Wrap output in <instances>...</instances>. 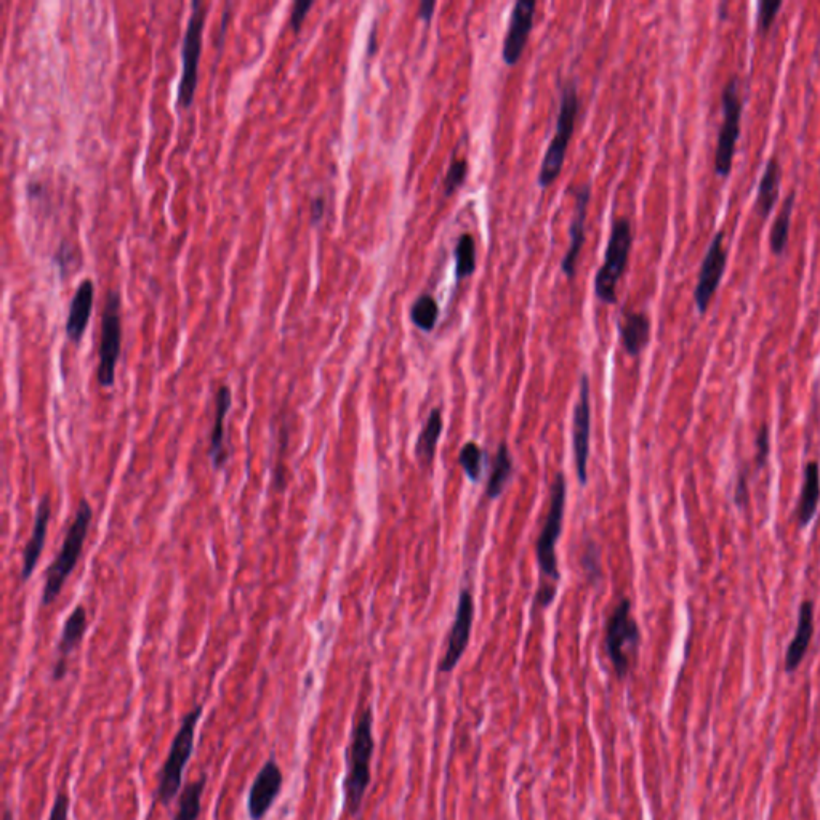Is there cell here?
Returning <instances> with one entry per match:
<instances>
[{
  "label": "cell",
  "mask_w": 820,
  "mask_h": 820,
  "mask_svg": "<svg viewBox=\"0 0 820 820\" xmlns=\"http://www.w3.org/2000/svg\"><path fill=\"white\" fill-rule=\"evenodd\" d=\"M374 713L367 707L359 713L351 731L350 747L346 750V776L343 782L345 811L351 817L358 816L362 801L369 790L372 771L370 763L374 756Z\"/></svg>",
  "instance_id": "6da1fadb"
},
{
  "label": "cell",
  "mask_w": 820,
  "mask_h": 820,
  "mask_svg": "<svg viewBox=\"0 0 820 820\" xmlns=\"http://www.w3.org/2000/svg\"><path fill=\"white\" fill-rule=\"evenodd\" d=\"M564 507H566V479L558 473L551 487L550 510L537 540V561L540 569V587L535 596L534 607L550 606L558 591L559 571L556 558V542L563 531Z\"/></svg>",
  "instance_id": "7a4b0ae2"
},
{
  "label": "cell",
  "mask_w": 820,
  "mask_h": 820,
  "mask_svg": "<svg viewBox=\"0 0 820 820\" xmlns=\"http://www.w3.org/2000/svg\"><path fill=\"white\" fill-rule=\"evenodd\" d=\"M93 510L87 500H81L76 510L73 524L66 532L65 542L61 547L57 558L50 564L45 577L44 593H42V606H50L57 601L61 590L65 587L69 575L73 574L77 561L81 558L84 550L85 539L89 535L90 523H92Z\"/></svg>",
  "instance_id": "3957f363"
},
{
  "label": "cell",
  "mask_w": 820,
  "mask_h": 820,
  "mask_svg": "<svg viewBox=\"0 0 820 820\" xmlns=\"http://www.w3.org/2000/svg\"><path fill=\"white\" fill-rule=\"evenodd\" d=\"M204 713V705L197 704L191 708L183 720L180 729L173 737L170 745L169 755L165 758L161 774H159V784H157L156 798L162 806H169L183 784V774L188 766L191 756H193L194 739H196L197 724L201 721Z\"/></svg>",
  "instance_id": "277c9868"
},
{
  "label": "cell",
  "mask_w": 820,
  "mask_h": 820,
  "mask_svg": "<svg viewBox=\"0 0 820 820\" xmlns=\"http://www.w3.org/2000/svg\"><path fill=\"white\" fill-rule=\"evenodd\" d=\"M640 643L641 632L632 617V603L630 599H622L607 620L606 627L607 656L619 678H625L632 670Z\"/></svg>",
  "instance_id": "5b68a950"
},
{
  "label": "cell",
  "mask_w": 820,
  "mask_h": 820,
  "mask_svg": "<svg viewBox=\"0 0 820 820\" xmlns=\"http://www.w3.org/2000/svg\"><path fill=\"white\" fill-rule=\"evenodd\" d=\"M632 246V223L628 222L627 218H619L612 225L604 265L596 274L595 292L599 302L606 303V305L617 303V284L627 268L628 255H630Z\"/></svg>",
  "instance_id": "8992f818"
},
{
  "label": "cell",
  "mask_w": 820,
  "mask_h": 820,
  "mask_svg": "<svg viewBox=\"0 0 820 820\" xmlns=\"http://www.w3.org/2000/svg\"><path fill=\"white\" fill-rule=\"evenodd\" d=\"M577 114H579V98H577L575 85L571 82V84L564 87L561 106H559L558 122H556L555 137L551 140L547 153L543 157L542 167H540V188H548V186L553 185L556 178L559 177V173L563 170L569 141H571L572 133H574Z\"/></svg>",
  "instance_id": "52a82bcc"
},
{
  "label": "cell",
  "mask_w": 820,
  "mask_h": 820,
  "mask_svg": "<svg viewBox=\"0 0 820 820\" xmlns=\"http://www.w3.org/2000/svg\"><path fill=\"white\" fill-rule=\"evenodd\" d=\"M723 103V122L718 130L715 149V172L718 177L726 178L732 170L736 156L737 140L740 137V119L744 103L739 95V79L729 77L721 93Z\"/></svg>",
  "instance_id": "ba28073f"
},
{
  "label": "cell",
  "mask_w": 820,
  "mask_h": 820,
  "mask_svg": "<svg viewBox=\"0 0 820 820\" xmlns=\"http://www.w3.org/2000/svg\"><path fill=\"white\" fill-rule=\"evenodd\" d=\"M121 346V295L117 290H109L105 311L101 318V342L97 370L98 383L105 390L113 388L116 382V366L121 356Z\"/></svg>",
  "instance_id": "9c48e42d"
},
{
  "label": "cell",
  "mask_w": 820,
  "mask_h": 820,
  "mask_svg": "<svg viewBox=\"0 0 820 820\" xmlns=\"http://www.w3.org/2000/svg\"><path fill=\"white\" fill-rule=\"evenodd\" d=\"M205 17H207V7L199 0H196L193 4V10H191L188 26H186L183 47H181L183 73H181V81L178 85V106L185 109L191 106L194 93H196Z\"/></svg>",
  "instance_id": "30bf717a"
},
{
  "label": "cell",
  "mask_w": 820,
  "mask_h": 820,
  "mask_svg": "<svg viewBox=\"0 0 820 820\" xmlns=\"http://www.w3.org/2000/svg\"><path fill=\"white\" fill-rule=\"evenodd\" d=\"M728 263V250L724 247V231H718L708 246L704 262L700 266L699 279L694 290V302L700 314L707 313L716 289L720 286Z\"/></svg>",
  "instance_id": "8fae6325"
},
{
  "label": "cell",
  "mask_w": 820,
  "mask_h": 820,
  "mask_svg": "<svg viewBox=\"0 0 820 820\" xmlns=\"http://www.w3.org/2000/svg\"><path fill=\"white\" fill-rule=\"evenodd\" d=\"M590 435V380H588V375H582V378H580L579 401L575 404L574 417H572V449H574L577 476H579V483L582 486H585L588 481Z\"/></svg>",
  "instance_id": "7c38bea8"
},
{
  "label": "cell",
  "mask_w": 820,
  "mask_h": 820,
  "mask_svg": "<svg viewBox=\"0 0 820 820\" xmlns=\"http://www.w3.org/2000/svg\"><path fill=\"white\" fill-rule=\"evenodd\" d=\"M473 620H475V601H473L470 590H463L460 593L454 625H452L451 633H449L446 654H444L441 664H439V672L451 673L459 665L460 659H462L463 654L467 651L468 643H470Z\"/></svg>",
  "instance_id": "4fadbf2b"
},
{
  "label": "cell",
  "mask_w": 820,
  "mask_h": 820,
  "mask_svg": "<svg viewBox=\"0 0 820 820\" xmlns=\"http://www.w3.org/2000/svg\"><path fill=\"white\" fill-rule=\"evenodd\" d=\"M282 769L278 761L271 758L263 764V768L258 771L254 784L250 787L249 798H247V812L250 820H263L266 814L273 808L274 801L278 800L281 793Z\"/></svg>",
  "instance_id": "5bb4252c"
},
{
  "label": "cell",
  "mask_w": 820,
  "mask_h": 820,
  "mask_svg": "<svg viewBox=\"0 0 820 820\" xmlns=\"http://www.w3.org/2000/svg\"><path fill=\"white\" fill-rule=\"evenodd\" d=\"M534 0H519L511 10L510 26L503 41L502 57L508 66H515L526 49L535 17Z\"/></svg>",
  "instance_id": "9a60e30c"
},
{
  "label": "cell",
  "mask_w": 820,
  "mask_h": 820,
  "mask_svg": "<svg viewBox=\"0 0 820 820\" xmlns=\"http://www.w3.org/2000/svg\"><path fill=\"white\" fill-rule=\"evenodd\" d=\"M812 636H814V603L812 599L806 598L801 601L795 636L788 644L787 654H785V672L795 673L800 668L804 657L808 654Z\"/></svg>",
  "instance_id": "2e32d148"
},
{
  "label": "cell",
  "mask_w": 820,
  "mask_h": 820,
  "mask_svg": "<svg viewBox=\"0 0 820 820\" xmlns=\"http://www.w3.org/2000/svg\"><path fill=\"white\" fill-rule=\"evenodd\" d=\"M87 632V611L82 604L74 609L73 614L66 620L63 635L58 643V660L53 667V681H61L68 673V659L73 654L74 649L84 640Z\"/></svg>",
  "instance_id": "e0dca14e"
},
{
  "label": "cell",
  "mask_w": 820,
  "mask_h": 820,
  "mask_svg": "<svg viewBox=\"0 0 820 820\" xmlns=\"http://www.w3.org/2000/svg\"><path fill=\"white\" fill-rule=\"evenodd\" d=\"M50 515H52V505H50L49 495L42 497L39 507H37L36 521H34L33 534L26 543L25 553H23V567H21V582H28L36 571L42 551H44L45 539H47V529H49Z\"/></svg>",
  "instance_id": "ac0fdd59"
},
{
  "label": "cell",
  "mask_w": 820,
  "mask_h": 820,
  "mask_svg": "<svg viewBox=\"0 0 820 820\" xmlns=\"http://www.w3.org/2000/svg\"><path fill=\"white\" fill-rule=\"evenodd\" d=\"M588 202H590V186L583 185L575 193V215L571 223V246L567 250L561 268L567 279L575 278V266L579 260L580 250L585 242V220H587Z\"/></svg>",
  "instance_id": "d6986e66"
},
{
  "label": "cell",
  "mask_w": 820,
  "mask_h": 820,
  "mask_svg": "<svg viewBox=\"0 0 820 820\" xmlns=\"http://www.w3.org/2000/svg\"><path fill=\"white\" fill-rule=\"evenodd\" d=\"M233 393L230 386L222 385L215 394V419L210 435L209 457L215 470H222L228 462V451L225 446L226 415L230 412Z\"/></svg>",
  "instance_id": "ffe728a7"
},
{
  "label": "cell",
  "mask_w": 820,
  "mask_h": 820,
  "mask_svg": "<svg viewBox=\"0 0 820 820\" xmlns=\"http://www.w3.org/2000/svg\"><path fill=\"white\" fill-rule=\"evenodd\" d=\"M93 298H95V284L92 279H84L77 287L76 294L69 305L66 334L71 342L79 343L84 337L85 329L89 326L90 314H92Z\"/></svg>",
  "instance_id": "44dd1931"
},
{
  "label": "cell",
  "mask_w": 820,
  "mask_h": 820,
  "mask_svg": "<svg viewBox=\"0 0 820 820\" xmlns=\"http://www.w3.org/2000/svg\"><path fill=\"white\" fill-rule=\"evenodd\" d=\"M820 500V468L819 463L809 462L804 467L803 487L800 500L796 508L795 519L800 529L808 527L816 516Z\"/></svg>",
  "instance_id": "7402d4cb"
},
{
  "label": "cell",
  "mask_w": 820,
  "mask_h": 820,
  "mask_svg": "<svg viewBox=\"0 0 820 820\" xmlns=\"http://www.w3.org/2000/svg\"><path fill=\"white\" fill-rule=\"evenodd\" d=\"M620 338L630 356H640L651 338V321L644 313H627L620 321Z\"/></svg>",
  "instance_id": "603a6c76"
},
{
  "label": "cell",
  "mask_w": 820,
  "mask_h": 820,
  "mask_svg": "<svg viewBox=\"0 0 820 820\" xmlns=\"http://www.w3.org/2000/svg\"><path fill=\"white\" fill-rule=\"evenodd\" d=\"M780 177H782V169H780L779 161L777 157H771L764 169L760 185H758V196L755 202L756 214L760 215L761 220L769 217L779 199Z\"/></svg>",
  "instance_id": "cb8c5ba5"
},
{
  "label": "cell",
  "mask_w": 820,
  "mask_h": 820,
  "mask_svg": "<svg viewBox=\"0 0 820 820\" xmlns=\"http://www.w3.org/2000/svg\"><path fill=\"white\" fill-rule=\"evenodd\" d=\"M441 433H443V415H441V409H433L415 444V455L422 467H430L435 460L436 447H438Z\"/></svg>",
  "instance_id": "d4e9b609"
},
{
  "label": "cell",
  "mask_w": 820,
  "mask_h": 820,
  "mask_svg": "<svg viewBox=\"0 0 820 820\" xmlns=\"http://www.w3.org/2000/svg\"><path fill=\"white\" fill-rule=\"evenodd\" d=\"M795 191H790L785 197L782 209L779 210L776 220L772 223L771 234H769V247L772 254L782 255L787 249L788 236H790V223H792L793 209H795Z\"/></svg>",
  "instance_id": "484cf974"
},
{
  "label": "cell",
  "mask_w": 820,
  "mask_h": 820,
  "mask_svg": "<svg viewBox=\"0 0 820 820\" xmlns=\"http://www.w3.org/2000/svg\"><path fill=\"white\" fill-rule=\"evenodd\" d=\"M511 473H513V460H511L510 449H508L507 443H502L499 451L495 454L491 476H489V483H487L486 492L489 499L494 500L500 497L503 489L507 487L508 481H510Z\"/></svg>",
  "instance_id": "4316f807"
},
{
  "label": "cell",
  "mask_w": 820,
  "mask_h": 820,
  "mask_svg": "<svg viewBox=\"0 0 820 820\" xmlns=\"http://www.w3.org/2000/svg\"><path fill=\"white\" fill-rule=\"evenodd\" d=\"M207 785V774H202L199 779L189 782L180 795L178 811L173 820H197L202 811V795Z\"/></svg>",
  "instance_id": "83f0119b"
},
{
  "label": "cell",
  "mask_w": 820,
  "mask_h": 820,
  "mask_svg": "<svg viewBox=\"0 0 820 820\" xmlns=\"http://www.w3.org/2000/svg\"><path fill=\"white\" fill-rule=\"evenodd\" d=\"M455 279L470 278L476 270V244L471 234H462L455 246Z\"/></svg>",
  "instance_id": "f1b7e54d"
},
{
  "label": "cell",
  "mask_w": 820,
  "mask_h": 820,
  "mask_svg": "<svg viewBox=\"0 0 820 820\" xmlns=\"http://www.w3.org/2000/svg\"><path fill=\"white\" fill-rule=\"evenodd\" d=\"M438 318L439 306L430 294H423L422 297L417 298V302L410 310V319L414 322V326L419 327L423 332H431L435 329Z\"/></svg>",
  "instance_id": "f546056e"
},
{
  "label": "cell",
  "mask_w": 820,
  "mask_h": 820,
  "mask_svg": "<svg viewBox=\"0 0 820 820\" xmlns=\"http://www.w3.org/2000/svg\"><path fill=\"white\" fill-rule=\"evenodd\" d=\"M459 462L471 481H475V483L479 481L481 473H483V451H481L478 444L473 443V441L465 444L462 451H460Z\"/></svg>",
  "instance_id": "4dcf8cb0"
},
{
  "label": "cell",
  "mask_w": 820,
  "mask_h": 820,
  "mask_svg": "<svg viewBox=\"0 0 820 820\" xmlns=\"http://www.w3.org/2000/svg\"><path fill=\"white\" fill-rule=\"evenodd\" d=\"M467 172L468 164L465 159H454V161H452L449 172H447L446 175V180H444V193H446L447 197H451L452 194L465 183Z\"/></svg>",
  "instance_id": "1f68e13d"
},
{
  "label": "cell",
  "mask_w": 820,
  "mask_h": 820,
  "mask_svg": "<svg viewBox=\"0 0 820 820\" xmlns=\"http://www.w3.org/2000/svg\"><path fill=\"white\" fill-rule=\"evenodd\" d=\"M782 7V0H760L758 2V31L768 33L772 23L776 20L777 12Z\"/></svg>",
  "instance_id": "d6a6232c"
},
{
  "label": "cell",
  "mask_w": 820,
  "mask_h": 820,
  "mask_svg": "<svg viewBox=\"0 0 820 820\" xmlns=\"http://www.w3.org/2000/svg\"><path fill=\"white\" fill-rule=\"evenodd\" d=\"M756 454H755V468L758 471L763 470L768 465L769 452H771V431L768 425L763 423L758 435L755 439Z\"/></svg>",
  "instance_id": "836d02e7"
},
{
  "label": "cell",
  "mask_w": 820,
  "mask_h": 820,
  "mask_svg": "<svg viewBox=\"0 0 820 820\" xmlns=\"http://www.w3.org/2000/svg\"><path fill=\"white\" fill-rule=\"evenodd\" d=\"M734 503L739 508H747L750 503V491H748V468H740L737 476L736 491H734Z\"/></svg>",
  "instance_id": "e575fe53"
},
{
  "label": "cell",
  "mask_w": 820,
  "mask_h": 820,
  "mask_svg": "<svg viewBox=\"0 0 820 820\" xmlns=\"http://www.w3.org/2000/svg\"><path fill=\"white\" fill-rule=\"evenodd\" d=\"M69 808H71L69 795L66 790H60L55 796V801H53L49 820H69Z\"/></svg>",
  "instance_id": "d590c367"
},
{
  "label": "cell",
  "mask_w": 820,
  "mask_h": 820,
  "mask_svg": "<svg viewBox=\"0 0 820 820\" xmlns=\"http://www.w3.org/2000/svg\"><path fill=\"white\" fill-rule=\"evenodd\" d=\"M311 7H313L311 0H297V2H295L294 7H292V13H290V25H292V28L297 29V31L300 29V25H302L306 13H308Z\"/></svg>",
  "instance_id": "8d00e7d4"
},
{
  "label": "cell",
  "mask_w": 820,
  "mask_h": 820,
  "mask_svg": "<svg viewBox=\"0 0 820 820\" xmlns=\"http://www.w3.org/2000/svg\"><path fill=\"white\" fill-rule=\"evenodd\" d=\"M324 210H326L324 197H314L313 201H311V220H313V223L321 222L322 217H324Z\"/></svg>",
  "instance_id": "74e56055"
},
{
  "label": "cell",
  "mask_w": 820,
  "mask_h": 820,
  "mask_svg": "<svg viewBox=\"0 0 820 820\" xmlns=\"http://www.w3.org/2000/svg\"><path fill=\"white\" fill-rule=\"evenodd\" d=\"M435 9L436 2H430V0H427V2H422V4H420L419 9V18H422V20L425 21V23H430L431 18H433V12H435Z\"/></svg>",
  "instance_id": "f35d334b"
},
{
  "label": "cell",
  "mask_w": 820,
  "mask_h": 820,
  "mask_svg": "<svg viewBox=\"0 0 820 820\" xmlns=\"http://www.w3.org/2000/svg\"><path fill=\"white\" fill-rule=\"evenodd\" d=\"M10 817H12V812H10V809H7V811H5L4 820H12Z\"/></svg>",
  "instance_id": "ab89813d"
}]
</instances>
